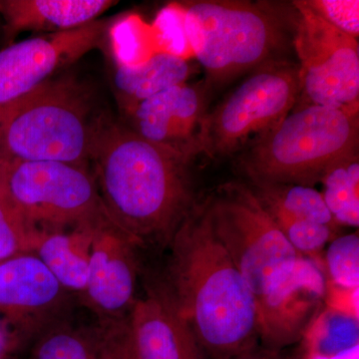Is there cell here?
<instances>
[{"instance_id": "33", "label": "cell", "mask_w": 359, "mask_h": 359, "mask_svg": "<svg viewBox=\"0 0 359 359\" xmlns=\"http://www.w3.org/2000/svg\"><path fill=\"white\" fill-rule=\"evenodd\" d=\"M289 359H313V358H311V353L309 351H306L304 353H299L297 355H294V358Z\"/></svg>"}, {"instance_id": "2", "label": "cell", "mask_w": 359, "mask_h": 359, "mask_svg": "<svg viewBox=\"0 0 359 359\" xmlns=\"http://www.w3.org/2000/svg\"><path fill=\"white\" fill-rule=\"evenodd\" d=\"M171 244L170 297L201 351L233 359L254 347L256 297L215 233L209 200L194 205Z\"/></svg>"}, {"instance_id": "20", "label": "cell", "mask_w": 359, "mask_h": 359, "mask_svg": "<svg viewBox=\"0 0 359 359\" xmlns=\"http://www.w3.org/2000/svg\"><path fill=\"white\" fill-rule=\"evenodd\" d=\"M323 197L337 226H359L358 153L337 163L323 177Z\"/></svg>"}, {"instance_id": "6", "label": "cell", "mask_w": 359, "mask_h": 359, "mask_svg": "<svg viewBox=\"0 0 359 359\" xmlns=\"http://www.w3.org/2000/svg\"><path fill=\"white\" fill-rule=\"evenodd\" d=\"M299 95L297 65L273 59L259 66L205 115L202 154L223 158L247 150L294 110Z\"/></svg>"}, {"instance_id": "19", "label": "cell", "mask_w": 359, "mask_h": 359, "mask_svg": "<svg viewBox=\"0 0 359 359\" xmlns=\"http://www.w3.org/2000/svg\"><path fill=\"white\" fill-rule=\"evenodd\" d=\"M252 192L264 208L337 229L323 194L313 187L297 184L252 183Z\"/></svg>"}, {"instance_id": "4", "label": "cell", "mask_w": 359, "mask_h": 359, "mask_svg": "<svg viewBox=\"0 0 359 359\" xmlns=\"http://www.w3.org/2000/svg\"><path fill=\"white\" fill-rule=\"evenodd\" d=\"M193 56L210 89L276 58L283 47L282 20L262 4L238 0L181 2Z\"/></svg>"}, {"instance_id": "30", "label": "cell", "mask_w": 359, "mask_h": 359, "mask_svg": "<svg viewBox=\"0 0 359 359\" xmlns=\"http://www.w3.org/2000/svg\"><path fill=\"white\" fill-rule=\"evenodd\" d=\"M182 359H204L203 351H201L195 337L188 325H185L183 332V351Z\"/></svg>"}, {"instance_id": "15", "label": "cell", "mask_w": 359, "mask_h": 359, "mask_svg": "<svg viewBox=\"0 0 359 359\" xmlns=\"http://www.w3.org/2000/svg\"><path fill=\"white\" fill-rule=\"evenodd\" d=\"M113 0H0L7 39L25 32L52 34L98 20L116 6Z\"/></svg>"}, {"instance_id": "32", "label": "cell", "mask_w": 359, "mask_h": 359, "mask_svg": "<svg viewBox=\"0 0 359 359\" xmlns=\"http://www.w3.org/2000/svg\"><path fill=\"white\" fill-rule=\"evenodd\" d=\"M13 104V102L6 104V105H0V155L4 154L2 144H4V128H6L7 120L11 116Z\"/></svg>"}, {"instance_id": "27", "label": "cell", "mask_w": 359, "mask_h": 359, "mask_svg": "<svg viewBox=\"0 0 359 359\" xmlns=\"http://www.w3.org/2000/svg\"><path fill=\"white\" fill-rule=\"evenodd\" d=\"M96 346L98 359H138L135 353L128 320L106 321L97 328Z\"/></svg>"}, {"instance_id": "9", "label": "cell", "mask_w": 359, "mask_h": 359, "mask_svg": "<svg viewBox=\"0 0 359 359\" xmlns=\"http://www.w3.org/2000/svg\"><path fill=\"white\" fill-rule=\"evenodd\" d=\"M212 228L256 299L295 252L252 189L229 183L208 198Z\"/></svg>"}, {"instance_id": "31", "label": "cell", "mask_w": 359, "mask_h": 359, "mask_svg": "<svg viewBox=\"0 0 359 359\" xmlns=\"http://www.w3.org/2000/svg\"><path fill=\"white\" fill-rule=\"evenodd\" d=\"M233 359H278V356L276 351H273V349L259 351L254 346L245 351V353L238 354Z\"/></svg>"}, {"instance_id": "10", "label": "cell", "mask_w": 359, "mask_h": 359, "mask_svg": "<svg viewBox=\"0 0 359 359\" xmlns=\"http://www.w3.org/2000/svg\"><path fill=\"white\" fill-rule=\"evenodd\" d=\"M327 276L318 259L299 256L273 276L256 299L257 335L276 351L297 341L327 297Z\"/></svg>"}, {"instance_id": "24", "label": "cell", "mask_w": 359, "mask_h": 359, "mask_svg": "<svg viewBox=\"0 0 359 359\" xmlns=\"http://www.w3.org/2000/svg\"><path fill=\"white\" fill-rule=\"evenodd\" d=\"M278 226L287 242L301 256L318 259V255L332 241L337 229L290 216L276 209L264 208Z\"/></svg>"}, {"instance_id": "21", "label": "cell", "mask_w": 359, "mask_h": 359, "mask_svg": "<svg viewBox=\"0 0 359 359\" xmlns=\"http://www.w3.org/2000/svg\"><path fill=\"white\" fill-rule=\"evenodd\" d=\"M7 157L0 155V262L34 252L44 231L26 222L14 204L6 185Z\"/></svg>"}, {"instance_id": "25", "label": "cell", "mask_w": 359, "mask_h": 359, "mask_svg": "<svg viewBox=\"0 0 359 359\" xmlns=\"http://www.w3.org/2000/svg\"><path fill=\"white\" fill-rule=\"evenodd\" d=\"M151 28L158 53L162 52L187 61L194 57L187 33L185 9L181 2H171L161 8Z\"/></svg>"}, {"instance_id": "14", "label": "cell", "mask_w": 359, "mask_h": 359, "mask_svg": "<svg viewBox=\"0 0 359 359\" xmlns=\"http://www.w3.org/2000/svg\"><path fill=\"white\" fill-rule=\"evenodd\" d=\"M65 290L33 252L0 262V314L26 334L60 306Z\"/></svg>"}, {"instance_id": "5", "label": "cell", "mask_w": 359, "mask_h": 359, "mask_svg": "<svg viewBox=\"0 0 359 359\" xmlns=\"http://www.w3.org/2000/svg\"><path fill=\"white\" fill-rule=\"evenodd\" d=\"M89 95L73 78L49 79L14 101L2 151L11 159L87 167L96 122Z\"/></svg>"}, {"instance_id": "3", "label": "cell", "mask_w": 359, "mask_h": 359, "mask_svg": "<svg viewBox=\"0 0 359 359\" xmlns=\"http://www.w3.org/2000/svg\"><path fill=\"white\" fill-rule=\"evenodd\" d=\"M358 140L359 109L304 106L238 159L252 183L313 187L334 165L358 153Z\"/></svg>"}, {"instance_id": "23", "label": "cell", "mask_w": 359, "mask_h": 359, "mask_svg": "<svg viewBox=\"0 0 359 359\" xmlns=\"http://www.w3.org/2000/svg\"><path fill=\"white\" fill-rule=\"evenodd\" d=\"M29 359H98L95 330L51 327L35 342Z\"/></svg>"}, {"instance_id": "12", "label": "cell", "mask_w": 359, "mask_h": 359, "mask_svg": "<svg viewBox=\"0 0 359 359\" xmlns=\"http://www.w3.org/2000/svg\"><path fill=\"white\" fill-rule=\"evenodd\" d=\"M211 91L205 79L171 87L130 111L126 125L142 138L192 163L202 154L201 133Z\"/></svg>"}, {"instance_id": "16", "label": "cell", "mask_w": 359, "mask_h": 359, "mask_svg": "<svg viewBox=\"0 0 359 359\" xmlns=\"http://www.w3.org/2000/svg\"><path fill=\"white\" fill-rule=\"evenodd\" d=\"M128 325L138 359H182L186 323L166 294L135 302Z\"/></svg>"}, {"instance_id": "1", "label": "cell", "mask_w": 359, "mask_h": 359, "mask_svg": "<svg viewBox=\"0 0 359 359\" xmlns=\"http://www.w3.org/2000/svg\"><path fill=\"white\" fill-rule=\"evenodd\" d=\"M90 160L108 219L136 245L171 243L196 204L191 162L105 120H97Z\"/></svg>"}, {"instance_id": "22", "label": "cell", "mask_w": 359, "mask_h": 359, "mask_svg": "<svg viewBox=\"0 0 359 359\" xmlns=\"http://www.w3.org/2000/svg\"><path fill=\"white\" fill-rule=\"evenodd\" d=\"M115 66L136 67L158 53L151 25L138 14H128L108 27Z\"/></svg>"}, {"instance_id": "29", "label": "cell", "mask_w": 359, "mask_h": 359, "mask_svg": "<svg viewBox=\"0 0 359 359\" xmlns=\"http://www.w3.org/2000/svg\"><path fill=\"white\" fill-rule=\"evenodd\" d=\"M26 334L13 320L0 314V359H6L15 351Z\"/></svg>"}, {"instance_id": "17", "label": "cell", "mask_w": 359, "mask_h": 359, "mask_svg": "<svg viewBox=\"0 0 359 359\" xmlns=\"http://www.w3.org/2000/svg\"><path fill=\"white\" fill-rule=\"evenodd\" d=\"M191 75L189 61L159 52L136 67L115 66L113 83L118 103L126 115L160 92L189 82Z\"/></svg>"}, {"instance_id": "8", "label": "cell", "mask_w": 359, "mask_h": 359, "mask_svg": "<svg viewBox=\"0 0 359 359\" xmlns=\"http://www.w3.org/2000/svg\"><path fill=\"white\" fill-rule=\"evenodd\" d=\"M290 7L287 20L294 28L299 60V95L294 108L359 109L358 40L328 25L306 0L292 1Z\"/></svg>"}, {"instance_id": "11", "label": "cell", "mask_w": 359, "mask_h": 359, "mask_svg": "<svg viewBox=\"0 0 359 359\" xmlns=\"http://www.w3.org/2000/svg\"><path fill=\"white\" fill-rule=\"evenodd\" d=\"M110 25L95 20L69 32L42 34L0 50V105L22 98L61 68L93 50Z\"/></svg>"}, {"instance_id": "18", "label": "cell", "mask_w": 359, "mask_h": 359, "mask_svg": "<svg viewBox=\"0 0 359 359\" xmlns=\"http://www.w3.org/2000/svg\"><path fill=\"white\" fill-rule=\"evenodd\" d=\"M97 224L71 231H44L34 254L63 289L81 294L86 289L90 245Z\"/></svg>"}, {"instance_id": "13", "label": "cell", "mask_w": 359, "mask_h": 359, "mask_svg": "<svg viewBox=\"0 0 359 359\" xmlns=\"http://www.w3.org/2000/svg\"><path fill=\"white\" fill-rule=\"evenodd\" d=\"M135 247L109 219H104L94 226L88 278L82 294L103 323L124 320L136 302Z\"/></svg>"}, {"instance_id": "26", "label": "cell", "mask_w": 359, "mask_h": 359, "mask_svg": "<svg viewBox=\"0 0 359 359\" xmlns=\"http://www.w3.org/2000/svg\"><path fill=\"white\" fill-rule=\"evenodd\" d=\"M327 285L355 290L359 287V237L358 233L334 238L325 252Z\"/></svg>"}, {"instance_id": "28", "label": "cell", "mask_w": 359, "mask_h": 359, "mask_svg": "<svg viewBox=\"0 0 359 359\" xmlns=\"http://www.w3.org/2000/svg\"><path fill=\"white\" fill-rule=\"evenodd\" d=\"M306 4L328 25L358 39V0H306Z\"/></svg>"}, {"instance_id": "7", "label": "cell", "mask_w": 359, "mask_h": 359, "mask_svg": "<svg viewBox=\"0 0 359 359\" xmlns=\"http://www.w3.org/2000/svg\"><path fill=\"white\" fill-rule=\"evenodd\" d=\"M6 185L23 218L42 231L91 226L108 218L87 167L7 157Z\"/></svg>"}]
</instances>
